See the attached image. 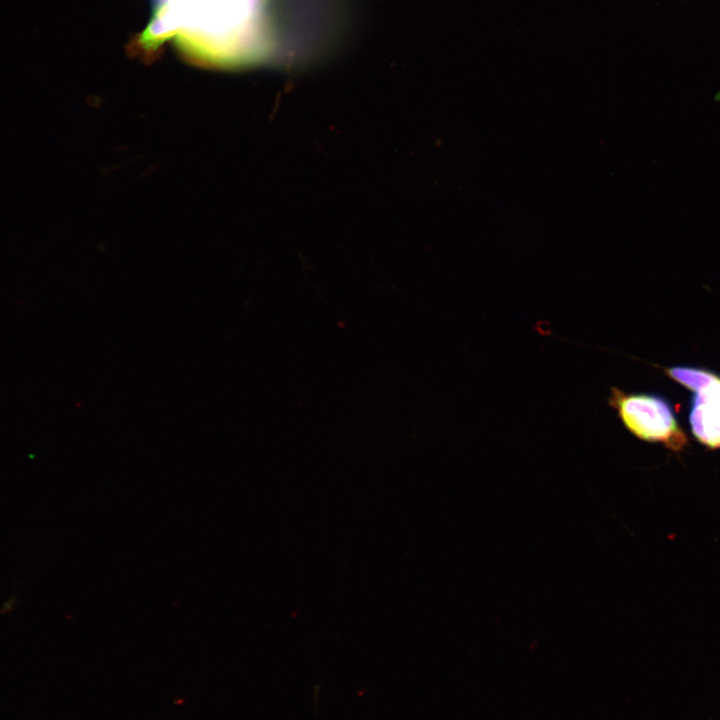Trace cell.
Segmentation results:
<instances>
[{
    "mask_svg": "<svg viewBox=\"0 0 720 720\" xmlns=\"http://www.w3.org/2000/svg\"><path fill=\"white\" fill-rule=\"evenodd\" d=\"M274 0H153L140 34L146 50L173 41L190 58L215 66L264 62L280 51Z\"/></svg>",
    "mask_w": 720,
    "mask_h": 720,
    "instance_id": "6da1fadb",
    "label": "cell"
},
{
    "mask_svg": "<svg viewBox=\"0 0 720 720\" xmlns=\"http://www.w3.org/2000/svg\"><path fill=\"white\" fill-rule=\"evenodd\" d=\"M608 404L624 427L642 441L661 443L673 451L687 443L670 402L663 396L648 392H626L610 388Z\"/></svg>",
    "mask_w": 720,
    "mask_h": 720,
    "instance_id": "7a4b0ae2",
    "label": "cell"
},
{
    "mask_svg": "<svg viewBox=\"0 0 720 720\" xmlns=\"http://www.w3.org/2000/svg\"><path fill=\"white\" fill-rule=\"evenodd\" d=\"M695 438L708 448H720V376L695 392L689 411Z\"/></svg>",
    "mask_w": 720,
    "mask_h": 720,
    "instance_id": "3957f363",
    "label": "cell"
},
{
    "mask_svg": "<svg viewBox=\"0 0 720 720\" xmlns=\"http://www.w3.org/2000/svg\"><path fill=\"white\" fill-rule=\"evenodd\" d=\"M665 373L694 393L708 386L718 376L712 371L691 366H672L666 368Z\"/></svg>",
    "mask_w": 720,
    "mask_h": 720,
    "instance_id": "277c9868",
    "label": "cell"
}]
</instances>
